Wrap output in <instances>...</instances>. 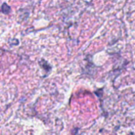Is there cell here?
Wrapping results in <instances>:
<instances>
[{"label": "cell", "mask_w": 135, "mask_h": 135, "mask_svg": "<svg viewBox=\"0 0 135 135\" xmlns=\"http://www.w3.org/2000/svg\"><path fill=\"white\" fill-rule=\"evenodd\" d=\"M2 11H3V13H5V14H8V13L11 11V8H10L6 3H4V4L2 6Z\"/></svg>", "instance_id": "1"}]
</instances>
